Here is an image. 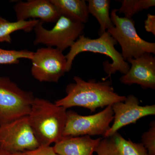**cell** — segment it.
<instances>
[{"label": "cell", "mask_w": 155, "mask_h": 155, "mask_svg": "<svg viewBox=\"0 0 155 155\" xmlns=\"http://www.w3.org/2000/svg\"><path fill=\"white\" fill-rule=\"evenodd\" d=\"M73 80L75 82L66 87L67 95L54 103L57 105L66 109L82 107L93 113L97 108L112 106L126 99V97L115 92L111 81H97L91 79L86 81L77 76L73 78Z\"/></svg>", "instance_id": "cell-1"}, {"label": "cell", "mask_w": 155, "mask_h": 155, "mask_svg": "<svg viewBox=\"0 0 155 155\" xmlns=\"http://www.w3.org/2000/svg\"><path fill=\"white\" fill-rule=\"evenodd\" d=\"M67 109L47 100L35 97L28 119L40 146H50L63 137Z\"/></svg>", "instance_id": "cell-2"}, {"label": "cell", "mask_w": 155, "mask_h": 155, "mask_svg": "<svg viewBox=\"0 0 155 155\" xmlns=\"http://www.w3.org/2000/svg\"><path fill=\"white\" fill-rule=\"evenodd\" d=\"M117 44L116 40L107 31L96 39H91L81 35L72 45L69 53L65 56L67 60V72L71 70L73 61L77 55L87 51L99 53L111 58L113 61L111 64L108 61L104 64L105 72L108 75L107 78L117 72H120L123 75L126 74L130 67L122 58L121 53L115 48V45Z\"/></svg>", "instance_id": "cell-3"}, {"label": "cell", "mask_w": 155, "mask_h": 155, "mask_svg": "<svg viewBox=\"0 0 155 155\" xmlns=\"http://www.w3.org/2000/svg\"><path fill=\"white\" fill-rule=\"evenodd\" d=\"M117 12L118 9L112 10L110 16L114 25L107 31L120 45L124 60L126 61L146 54H155V43L141 38L137 32L133 19L119 17Z\"/></svg>", "instance_id": "cell-4"}, {"label": "cell", "mask_w": 155, "mask_h": 155, "mask_svg": "<svg viewBox=\"0 0 155 155\" xmlns=\"http://www.w3.org/2000/svg\"><path fill=\"white\" fill-rule=\"evenodd\" d=\"M35 98L9 77H0V126L28 116Z\"/></svg>", "instance_id": "cell-5"}, {"label": "cell", "mask_w": 155, "mask_h": 155, "mask_svg": "<svg viewBox=\"0 0 155 155\" xmlns=\"http://www.w3.org/2000/svg\"><path fill=\"white\" fill-rule=\"evenodd\" d=\"M43 22L40 21L35 27V38L34 44L44 45L47 47L53 48L63 52L71 47L74 42L82 35L84 25L61 16L52 29L44 27Z\"/></svg>", "instance_id": "cell-6"}, {"label": "cell", "mask_w": 155, "mask_h": 155, "mask_svg": "<svg viewBox=\"0 0 155 155\" xmlns=\"http://www.w3.org/2000/svg\"><path fill=\"white\" fill-rule=\"evenodd\" d=\"M112 106L97 114L81 116L75 111H67V120L63 137L105 135L114 120Z\"/></svg>", "instance_id": "cell-7"}, {"label": "cell", "mask_w": 155, "mask_h": 155, "mask_svg": "<svg viewBox=\"0 0 155 155\" xmlns=\"http://www.w3.org/2000/svg\"><path fill=\"white\" fill-rule=\"evenodd\" d=\"M31 61V75L40 82L57 83L67 72L66 57L56 48L38 49Z\"/></svg>", "instance_id": "cell-8"}, {"label": "cell", "mask_w": 155, "mask_h": 155, "mask_svg": "<svg viewBox=\"0 0 155 155\" xmlns=\"http://www.w3.org/2000/svg\"><path fill=\"white\" fill-rule=\"evenodd\" d=\"M40 146L34 134L28 116L0 126V149L11 152H24Z\"/></svg>", "instance_id": "cell-9"}, {"label": "cell", "mask_w": 155, "mask_h": 155, "mask_svg": "<svg viewBox=\"0 0 155 155\" xmlns=\"http://www.w3.org/2000/svg\"><path fill=\"white\" fill-rule=\"evenodd\" d=\"M114 113V123L104 137L114 134L126 125L135 124L143 117L155 115V105L142 106L138 99L134 95L126 97L124 101L116 103L112 106Z\"/></svg>", "instance_id": "cell-10"}, {"label": "cell", "mask_w": 155, "mask_h": 155, "mask_svg": "<svg viewBox=\"0 0 155 155\" xmlns=\"http://www.w3.org/2000/svg\"><path fill=\"white\" fill-rule=\"evenodd\" d=\"M131 67L126 74L120 78L121 83L126 85L136 84L143 88L155 89V58L151 54H146L127 61Z\"/></svg>", "instance_id": "cell-11"}, {"label": "cell", "mask_w": 155, "mask_h": 155, "mask_svg": "<svg viewBox=\"0 0 155 155\" xmlns=\"http://www.w3.org/2000/svg\"><path fill=\"white\" fill-rule=\"evenodd\" d=\"M14 8L17 20L38 19L43 22H56L61 15L50 0H28L18 2Z\"/></svg>", "instance_id": "cell-12"}, {"label": "cell", "mask_w": 155, "mask_h": 155, "mask_svg": "<svg viewBox=\"0 0 155 155\" xmlns=\"http://www.w3.org/2000/svg\"><path fill=\"white\" fill-rule=\"evenodd\" d=\"M95 152L97 155H148L142 143L125 139L118 132L101 139Z\"/></svg>", "instance_id": "cell-13"}, {"label": "cell", "mask_w": 155, "mask_h": 155, "mask_svg": "<svg viewBox=\"0 0 155 155\" xmlns=\"http://www.w3.org/2000/svg\"><path fill=\"white\" fill-rule=\"evenodd\" d=\"M101 139L88 135L62 137L53 147L59 155H93Z\"/></svg>", "instance_id": "cell-14"}, {"label": "cell", "mask_w": 155, "mask_h": 155, "mask_svg": "<svg viewBox=\"0 0 155 155\" xmlns=\"http://www.w3.org/2000/svg\"><path fill=\"white\" fill-rule=\"evenodd\" d=\"M50 1L55 6L61 16L84 24L88 21L89 17L88 7L84 0Z\"/></svg>", "instance_id": "cell-15"}, {"label": "cell", "mask_w": 155, "mask_h": 155, "mask_svg": "<svg viewBox=\"0 0 155 155\" xmlns=\"http://www.w3.org/2000/svg\"><path fill=\"white\" fill-rule=\"evenodd\" d=\"M88 2L89 14L95 17L99 23L100 36L114 25L110 15V1L89 0Z\"/></svg>", "instance_id": "cell-16"}, {"label": "cell", "mask_w": 155, "mask_h": 155, "mask_svg": "<svg viewBox=\"0 0 155 155\" xmlns=\"http://www.w3.org/2000/svg\"><path fill=\"white\" fill-rule=\"evenodd\" d=\"M40 21L38 19H32L25 21L17 20L16 22H11L0 17V43L6 42L11 43V34L19 30L30 32L33 30Z\"/></svg>", "instance_id": "cell-17"}, {"label": "cell", "mask_w": 155, "mask_h": 155, "mask_svg": "<svg viewBox=\"0 0 155 155\" xmlns=\"http://www.w3.org/2000/svg\"><path fill=\"white\" fill-rule=\"evenodd\" d=\"M118 2L122 5L118 9V12L124 14L125 17L128 19H132L135 14L155 6V0H122Z\"/></svg>", "instance_id": "cell-18"}, {"label": "cell", "mask_w": 155, "mask_h": 155, "mask_svg": "<svg viewBox=\"0 0 155 155\" xmlns=\"http://www.w3.org/2000/svg\"><path fill=\"white\" fill-rule=\"evenodd\" d=\"M33 53L27 50H8L0 48V65L18 64L19 59L22 58L31 60Z\"/></svg>", "instance_id": "cell-19"}, {"label": "cell", "mask_w": 155, "mask_h": 155, "mask_svg": "<svg viewBox=\"0 0 155 155\" xmlns=\"http://www.w3.org/2000/svg\"><path fill=\"white\" fill-rule=\"evenodd\" d=\"M141 143L147 151L148 155H155V122L150 124L148 130L143 134Z\"/></svg>", "instance_id": "cell-20"}, {"label": "cell", "mask_w": 155, "mask_h": 155, "mask_svg": "<svg viewBox=\"0 0 155 155\" xmlns=\"http://www.w3.org/2000/svg\"><path fill=\"white\" fill-rule=\"evenodd\" d=\"M23 153L24 155H59L50 146H40L36 149Z\"/></svg>", "instance_id": "cell-21"}, {"label": "cell", "mask_w": 155, "mask_h": 155, "mask_svg": "<svg viewBox=\"0 0 155 155\" xmlns=\"http://www.w3.org/2000/svg\"><path fill=\"white\" fill-rule=\"evenodd\" d=\"M145 28L147 32L152 33L155 35V16L148 14L145 21Z\"/></svg>", "instance_id": "cell-22"}, {"label": "cell", "mask_w": 155, "mask_h": 155, "mask_svg": "<svg viewBox=\"0 0 155 155\" xmlns=\"http://www.w3.org/2000/svg\"><path fill=\"white\" fill-rule=\"evenodd\" d=\"M0 155H24L23 152H11L1 149H0Z\"/></svg>", "instance_id": "cell-23"}]
</instances>
